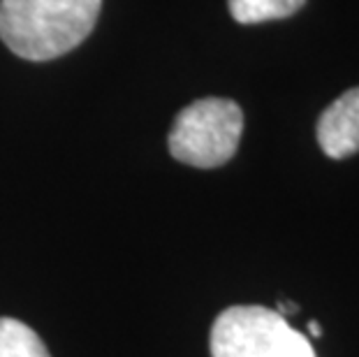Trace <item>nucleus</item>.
<instances>
[{
    "label": "nucleus",
    "mask_w": 359,
    "mask_h": 357,
    "mask_svg": "<svg viewBox=\"0 0 359 357\" xmlns=\"http://www.w3.org/2000/svg\"><path fill=\"white\" fill-rule=\"evenodd\" d=\"M306 5V0H227L230 14L239 24H262V21L292 17Z\"/></svg>",
    "instance_id": "423d86ee"
},
{
    "label": "nucleus",
    "mask_w": 359,
    "mask_h": 357,
    "mask_svg": "<svg viewBox=\"0 0 359 357\" xmlns=\"http://www.w3.org/2000/svg\"><path fill=\"white\" fill-rule=\"evenodd\" d=\"M309 332H311V337H323V328L313 321V323H309Z\"/></svg>",
    "instance_id": "0eeeda50"
},
{
    "label": "nucleus",
    "mask_w": 359,
    "mask_h": 357,
    "mask_svg": "<svg viewBox=\"0 0 359 357\" xmlns=\"http://www.w3.org/2000/svg\"><path fill=\"white\" fill-rule=\"evenodd\" d=\"M0 357H51L42 339L17 318H0Z\"/></svg>",
    "instance_id": "39448f33"
},
{
    "label": "nucleus",
    "mask_w": 359,
    "mask_h": 357,
    "mask_svg": "<svg viewBox=\"0 0 359 357\" xmlns=\"http://www.w3.org/2000/svg\"><path fill=\"white\" fill-rule=\"evenodd\" d=\"M316 137L325 156L343 161L359 151V86L346 90L323 112Z\"/></svg>",
    "instance_id": "20e7f679"
},
{
    "label": "nucleus",
    "mask_w": 359,
    "mask_h": 357,
    "mask_svg": "<svg viewBox=\"0 0 359 357\" xmlns=\"http://www.w3.org/2000/svg\"><path fill=\"white\" fill-rule=\"evenodd\" d=\"M102 0H0V37L12 54L51 60L95 28Z\"/></svg>",
    "instance_id": "f257e3e1"
},
{
    "label": "nucleus",
    "mask_w": 359,
    "mask_h": 357,
    "mask_svg": "<svg viewBox=\"0 0 359 357\" xmlns=\"http://www.w3.org/2000/svg\"><path fill=\"white\" fill-rule=\"evenodd\" d=\"M211 357H318L287 318L264 307H230L211 328Z\"/></svg>",
    "instance_id": "7ed1b4c3"
},
{
    "label": "nucleus",
    "mask_w": 359,
    "mask_h": 357,
    "mask_svg": "<svg viewBox=\"0 0 359 357\" xmlns=\"http://www.w3.org/2000/svg\"><path fill=\"white\" fill-rule=\"evenodd\" d=\"M243 133V112L227 97H202L179 112L170 130V154L190 167L225 165L236 154Z\"/></svg>",
    "instance_id": "f03ea898"
}]
</instances>
